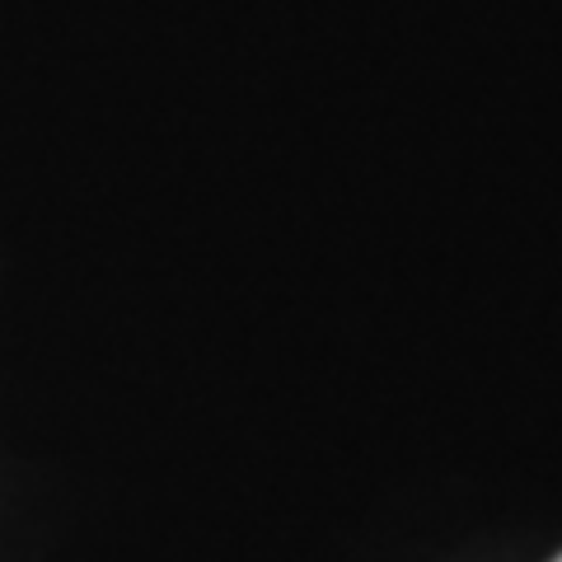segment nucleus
<instances>
[{"mask_svg": "<svg viewBox=\"0 0 562 562\" xmlns=\"http://www.w3.org/2000/svg\"><path fill=\"white\" fill-rule=\"evenodd\" d=\"M553 562H562V553H558V558H553Z\"/></svg>", "mask_w": 562, "mask_h": 562, "instance_id": "1", "label": "nucleus"}]
</instances>
